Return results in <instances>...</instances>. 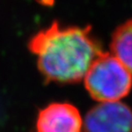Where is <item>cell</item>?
<instances>
[{
  "instance_id": "obj_5",
  "label": "cell",
  "mask_w": 132,
  "mask_h": 132,
  "mask_svg": "<svg viewBox=\"0 0 132 132\" xmlns=\"http://www.w3.org/2000/svg\"><path fill=\"white\" fill-rule=\"evenodd\" d=\"M111 53L124 64L132 75V19L120 25L112 35Z\"/></svg>"
},
{
  "instance_id": "obj_1",
  "label": "cell",
  "mask_w": 132,
  "mask_h": 132,
  "mask_svg": "<svg viewBox=\"0 0 132 132\" xmlns=\"http://www.w3.org/2000/svg\"><path fill=\"white\" fill-rule=\"evenodd\" d=\"M37 66L46 82L74 84L84 79L91 63L102 52L91 27H62L53 22L29 42Z\"/></svg>"
},
{
  "instance_id": "obj_4",
  "label": "cell",
  "mask_w": 132,
  "mask_h": 132,
  "mask_svg": "<svg viewBox=\"0 0 132 132\" xmlns=\"http://www.w3.org/2000/svg\"><path fill=\"white\" fill-rule=\"evenodd\" d=\"M78 109L68 103H52L39 110L33 132H82Z\"/></svg>"
},
{
  "instance_id": "obj_2",
  "label": "cell",
  "mask_w": 132,
  "mask_h": 132,
  "mask_svg": "<svg viewBox=\"0 0 132 132\" xmlns=\"http://www.w3.org/2000/svg\"><path fill=\"white\" fill-rule=\"evenodd\" d=\"M84 81L90 95L100 103L119 101L132 87L131 73L111 52H102L97 55Z\"/></svg>"
},
{
  "instance_id": "obj_3",
  "label": "cell",
  "mask_w": 132,
  "mask_h": 132,
  "mask_svg": "<svg viewBox=\"0 0 132 132\" xmlns=\"http://www.w3.org/2000/svg\"><path fill=\"white\" fill-rule=\"evenodd\" d=\"M85 132H132V110L119 101L102 102L86 114Z\"/></svg>"
}]
</instances>
